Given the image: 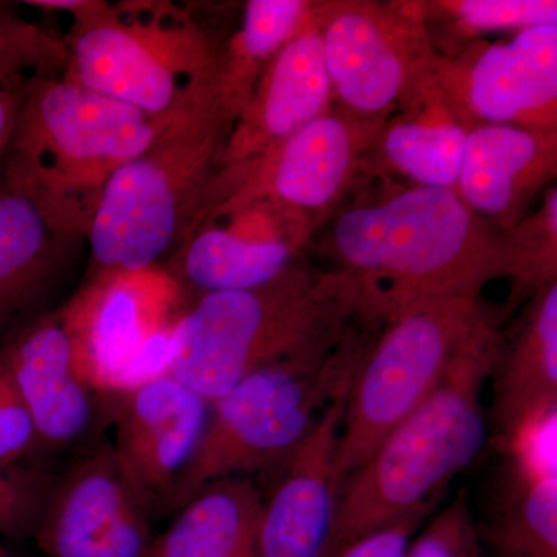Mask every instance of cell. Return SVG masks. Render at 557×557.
Here are the masks:
<instances>
[{"label":"cell","instance_id":"obj_23","mask_svg":"<svg viewBox=\"0 0 557 557\" xmlns=\"http://www.w3.org/2000/svg\"><path fill=\"white\" fill-rule=\"evenodd\" d=\"M541 432L511 450V474L485 528L496 557H557L556 463L539 454Z\"/></svg>","mask_w":557,"mask_h":557},{"label":"cell","instance_id":"obj_5","mask_svg":"<svg viewBox=\"0 0 557 557\" xmlns=\"http://www.w3.org/2000/svg\"><path fill=\"white\" fill-rule=\"evenodd\" d=\"M231 127L218 100L205 102L113 172L84 237L89 273L168 262L207 205Z\"/></svg>","mask_w":557,"mask_h":557},{"label":"cell","instance_id":"obj_22","mask_svg":"<svg viewBox=\"0 0 557 557\" xmlns=\"http://www.w3.org/2000/svg\"><path fill=\"white\" fill-rule=\"evenodd\" d=\"M262 504L252 478L218 480L174 512L146 557H259Z\"/></svg>","mask_w":557,"mask_h":557},{"label":"cell","instance_id":"obj_2","mask_svg":"<svg viewBox=\"0 0 557 557\" xmlns=\"http://www.w3.org/2000/svg\"><path fill=\"white\" fill-rule=\"evenodd\" d=\"M479 218L454 189L413 188L341 212L332 248L381 321L413 304L480 296L511 277L507 236Z\"/></svg>","mask_w":557,"mask_h":557},{"label":"cell","instance_id":"obj_20","mask_svg":"<svg viewBox=\"0 0 557 557\" xmlns=\"http://www.w3.org/2000/svg\"><path fill=\"white\" fill-rule=\"evenodd\" d=\"M491 379L493 420L502 445L515 450L552 423L557 403V284L534 293L511 343L502 341Z\"/></svg>","mask_w":557,"mask_h":557},{"label":"cell","instance_id":"obj_27","mask_svg":"<svg viewBox=\"0 0 557 557\" xmlns=\"http://www.w3.org/2000/svg\"><path fill=\"white\" fill-rule=\"evenodd\" d=\"M511 252V277L522 287L537 289L556 282L557 189L545 194L536 218L505 234Z\"/></svg>","mask_w":557,"mask_h":557},{"label":"cell","instance_id":"obj_14","mask_svg":"<svg viewBox=\"0 0 557 557\" xmlns=\"http://www.w3.org/2000/svg\"><path fill=\"white\" fill-rule=\"evenodd\" d=\"M150 519L121 474L112 445L97 438L54 475L33 539L49 557H146Z\"/></svg>","mask_w":557,"mask_h":557},{"label":"cell","instance_id":"obj_16","mask_svg":"<svg viewBox=\"0 0 557 557\" xmlns=\"http://www.w3.org/2000/svg\"><path fill=\"white\" fill-rule=\"evenodd\" d=\"M30 412L38 454L83 449L98 437L104 398L76 369L75 354L60 309L25 322L0 347Z\"/></svg>","mask_w":557,"mask_h":557},{"label":"cell","instance_id":"obj_24","mask_svg":"<svg viewBox=\"0 0 557 557\" xmlns=\"http://www.w3.org/2000/svg\"><path fill=\"white\" fill-rule=\"evenodd\" d=\"M311 2L248 0L239 30L220 47L215 98L225 119L234 124L248 104L263 70L278 50L310 24Z\"/></svg>","mask_w":557,"mask_h":557},{"label":"cell","instance_id":"obj_28","mask_svg":"<svg viewBox=\"0 0 557 557\" xmlns=\"http://www.w3.org/2000/svg\"><path fill=\"white\" fill-rule=\"evenodd\" d=\"M463 32H520L539 25H557L555 0H460L440 2Z\"/></svg>","mask_w":557,"mask_h":557},{"label":"cell","instance_id":"obj_11","mask_svg":"<svg viewBox=\"0 0 557 557\" xmlns=\"http://www.w3.org/2000/svg\"><path fill=\"white\" fill-rule=\"evenodd\" d=\"M381 129L330 109L256 159L220 170L201 218L214 208L270 199L310 220L343 197Z\"/></svg>","mask_w":557,"mask_h":557},{"label":"cell","instance_id":"obj_32","mask_svg":"<svg viewBox=\"0 0 557 557\" xmlns=\"http://www.w3.org/2000/svg\"><path fill=\"white\" fill-rule=\"evenodd\" d=\"M431 511H418L408 518L398 520L394 525L359 539L348 547L341 549L336 557H405L410 537L416 534Z\"/></svg>","mask_w":557,"mask_h":557},{"label":"cell","instance_id":"obj_1","mask_svg":"<svg viewBox=\"0 0 557 557\" xmlns=\"http://www.w3.org/2000/svg\"><path fill=\"white\" fill-rule=\"evenodd\" d=\"M370 314L343 271L298 262L258 288L190 296L168 346V373L209 405L251 373L335 350Z\"/></svg>","mask_w":557,"mask_h":557},{"label":"cell","instance_id":"obj_13","mask_svg":"<svg viewBox=\"0 0 557 557\" xmlns=\"http://www.w3.org/2000/svg\"><path fill=\"white\" fill-rule=\"evenodd\" d=\"M310 220L270 199L208 211L164 269L189 296L262 287L298 263Z\"/></svg>","mask_w":557,"mask_h":557},{"label":"cell","instance_id":"obj_12","mask_svg":"<svg viewBox=\"0 0 557 557\" xmlns=\"http://www.w3.org/2000/svg\"><path fill=\"white\" fill-rule=\"evenodd\" d=\"M435 98L469 131L507 124L556 132L557 25L525 28L458 62L438 58Z\"/></svg>","mask_w":557,"mask_h":557},{"label":"cell","instance_id":"obj_7","mask_svg":"<svg viewBox=\"0 0 557 557\" xmlns=\"http://www.w3.org/2000/svg\"><path fill=\"white\" fill-rule=\"evenodd\" d=\"M62 39L67 78L150 115L177 116L218 100L220 46L168 0H97Z\"/></svg>","mask_w":557,"mask_h":557},{"label":"cell","instance_id":"obj_33","mask_svg":"<svg viewBox=\"0 0 557 557\" xmlns=\"http://www.w3.org/2000/svg\"><path fill=\"white\" fill-rule=\"evenodd\" d=\"M20 90L2 89L0 87V159L9 148L14 124H16L17 109H20Z\"/></svg>","mask_w":557,"mask_h":557},{"label":"cell","instance_id":"obj_9","mask_svg":"<svg viewBox=\"0 0 557 557\" xmlns=\"http://www.w3.org/2000/svg\"><path fill=\"white\" fill-rule=\"evenodd\" d=\"M189 298L163 265L89 273L60 309L81 376L108 403L168 373L172 330Z\"/></svg>","mask_w":557,"mask_h":557},{"label":"cell","instance_id":"obj_19","mask_svg":"<svg viewBox=\"0 0 557 557\" xmlns=\"http://www.w3.org/2000/svg\"><path fill=\"white\" fill-rule=\"evenodd\" d=\"M556 168L557 132L480 124L469 131L454 190L479 218L507 234L525 219Z\"/></svg>","mask_w":557,"mask_h":557},{"label":"cell","instance_id":"obj_34","mask_svg":"<svg viewBox=\"0 0 557 557\" xmlns=\"http://www.w3.org/2000/svg\"><path fill=\"white\" fill-rule=\"evenodd\" d=\"M0 557H7V556H5V553L0 552Z\"/></svg>","mask_w":557,"mask_h":557},{"label":"cell","instance_id":"obj_17","mask_svg":"<svg viewBox=\"0 0 557 557\" xmlns=\"http://www.w3.org/2000/svg\"><path fill=\"white\" fill-rule=\"evenodd\" d=\"M351 380L322 412L306 442L274 472L273 486L263 494L259 557L329 556L341 491L336 443Z\"/></svg>","mask_w":557,"mask_h":557},{"label":"cell","instance_id":"obj_26","mask_svg":"<svg viewBox=\"0 0 557 557\" xmlns=\"http://www.w3.org/2000/svg\"><path fill=\"white\" fill-rule=\"evenodd\" d=\"M64 39L25 20L14 3L0 0V87L20 90L27 81L62 76L67 70Z\"/></svg>","mask_w":557,"mask_h":557},{"label":"cell","instance_id":"obj_6","mask_svg":"<svg viewBox=\"0 0 557 557\" xmlns=\"http://www.w3.org/2000/svg\"><path fill=\"white\" fill-rule=\"evenodd\" d=\"M358 329L335 350L299 355L251 373L212 403L207 428L160 516L174 515L205 486L276 472L354 379L369 347Z\"/></svg>","mask_w":557,"mask_h":557},{"label":"cell","instance_id":"obj_8","mask_svg":"<svg viewBox=\"0 0 557 557\" xmlns=\"http://www.w3.org/2000/svg\"><path fill=\"white\" fill-rule=\"evenodd\" d=\"M486 314L480 296H448L384 322L348 387L335 453L341 483L435 391Z\"/></svg>","mask_w":557,"mask_h":557},{"label":"cell","instance_id":"obj_31","mask_svg":"<svg viewBox=\"0 0 557 557\" xmlns=\"http://www.w3.org/2000/svg\"><path fill=\"white\" fill-rule=\"evenodd\" d=\"M32 454H38V440L30 412L9 369L0 361V465H17Z\"/></svg>","mask_w":557,"mask_h":557},{"label":"cell","instance_id":"obj_25","mask_svg":"<svg viewBox=\"0 0 557 557\" xmlns=\"http://www.w3.org/2000/svg\"><path fill=\"white\" fill-rule=\"evenodd\" d=\"M468 134L448 110L426 104L384 124L372 150L416 186L456 189Z\"/></svg>","mask_w":557,"mask_h":557},{"label":"cell","instance_id":"obj_30","mask_svg":"<svg viewBox=\"0 0 557 557\" xmlns=\"http://www.w3.org/2000/svg\"><path fill=\"white\" fill-rule=\"evenodd\" d=\"M405 557H480L478 528L469 512L467 494L443 509L408 547Z\"/></svg>","mask_w":557,"mask_h":557},{"label":"cell","instance_id":"obj_21","mask_svg":"<svg viewBox=\"0 0 557 557\" xmlns=\"http://www.w3.org/2000/svg\"><path fill=\"white\" fill-rule=\"evenodd\" d=\"M69 242L75 240L0 174V330L54 293L67 269Z\"/></svg>","mask_w":557,"mask_h":557},{"label":"cell","instance_id":"obj_10","mask_svg":"<svg viewBox=\"0 0 557 557\" xmlns=\"http://www.w3.org/2000/svg\"><path fill=\"white\" fill-rule=\"evenodd\" d=\"M313 16L341 112L383 127L395 108L431 101L438 57L421 7L333 2L313 5Z\"/></svg>","mask_w":557,"mask_h":557},{"label":"cell","instance_id":"obj_18","mask_svg":"<svg viewBox=\"0 0 557 557\" xmlns=\"http://www.w3.org/2000/svg\"><path fill=\"white\" fill-rule=\"evenodd\" d=\"M333 98L321 35L310 24L263 70L248 104L231 127L220 170L256 159L330 110Z\"/></svg>","mask_w":557,"mask_h":557},{"label":"cell","instance_id":"obj_3","mask_svg":"<svg viewBox=\"0 0 557 557\" xmlns=\"http://www.w3.org/2000/svg\"><path fill=\"white\" fill-rule=\"evenodd\" d=\"M502 333L487 313L435 391L357 471L341 483L329 556L418 511H432L438 493L472 463L486 443L483 387Z\"/></svg>","mask_w":557,"mask_h":557},{"label":"cell","instance_id":"obj_15","mask_svg":"<svg viewBox=\"0 0 557 557\" xmlns=\"http://www.w3.org/2000/svg\"><path fill=\"white\" fill-rule=\"evenodd\" d=\"M209 412L211 405L170 373L108 401L116 465L152 518L199 448Z\"/></svg>","mask_w":557,"mask_h":557},{"label":"cell","instance_id":"obj_29","mask_svg":"<svg viewBox=\"0 0 557 557\" xmlns=\"http://www.w3.org/2000/svg\"><path fill=\"white\" fill-rule=\"evenodd\" d=\"M53 480L47 469L0 465V533L33 537Z\"/></svg>","mask_w":557,"mask_h":557},{"label":"cell","instance_id":"obj_35","mask_svg":"<svg viewBox=\"0 0 557 557\" xmlns=\"http://www.w3.org/2000/svg\"><path fill=\"white\" fill-rule=\"evenodd\" d=\"M0 552H2V549H0Z\"/></svg>","mask_w":557,"mask_h":557},{"label":"cell","instance_id":"obj_4","mask_svg":"<svg viewBox=\"0 0 557 557\" xmlns=\"http://www.w3.org/2000/svg\"><path fill=\"white\" fill-rule=\"evenodd\" d=\"M182 115H150L65 75L33 78L22 86L0 174L32 197L62 234L84 239L113 172Z\"/></svg>","mask_w":557,"mask_h":557}]
</instances>
